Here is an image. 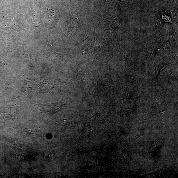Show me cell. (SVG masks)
Returning a JSON list of instances; mask_svg holds the SVG:
<instances>
[{"label":"cell","mask_w":178,"mask_h":178,"mask_svg":"<svg viewBox=\"0 0 178 178\" xmlns=\"http://www.w3.org/2000/svg\"><path fill=\"white\" fill-rule=\"evenodd\" d=\"M37 128L36 127H31L28 126L27 129V131L30 133L31 134L32 133L33 134H35V132L37 133L38 131H37Z\"/></svg>","instance_id":"cell-1"}]
</instances>
